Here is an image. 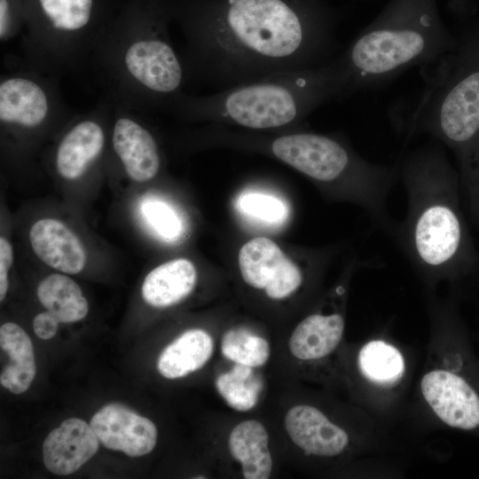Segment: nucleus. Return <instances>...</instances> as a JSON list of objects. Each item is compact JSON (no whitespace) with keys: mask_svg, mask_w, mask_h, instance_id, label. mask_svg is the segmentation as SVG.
<instances>
[{"mask_svg":"<svg viewBox=\"0 0 479 479\" xmlns=\"http://www.w3.org/2000/svg\"><path fill=\"white\" fill-rule=\"evenodd\" d=\"M188 29L186 65L203 82L228 88L334 59L333 31L287 0H221Z\"/></svg>","mask_w":479,"mask_h":479,"instance_id":"nucleus-1","label":"nucleus"},{"mask_svg":"<svg viewBox=\"0 0 479 479\" xmlns=\"http://www.w3.org/2000/svg\"><path fill=\"white\" fill-rule=\"evenodd\" d=\"M397 166L407 211L392 240L412 268L431 285L477 272L479 253L461 208L459 170L443 144L416 147Z\"/></svg>","mask_w":479,"mask_h":479,"instance_id":"nucleus-2","label":"nucleus"},{"mask_svg":"<svg viewBox=\"0 0 479 479\" xmlns=\"http://www.w3.org/2000/svg\"><path fill=\"white\" fill-rule=\"evenodd\" d=\"M342 97L345 78L337 55L321 66L270 75L207 96L181 95L169 108L190 117L264 130L296 124Z\"/></svg>","mask_w":479,"mask_h":479,"instance_id":"nucleus-3","label":"nucleus"},{"mask_svg":"<svg viewBox=\"0 0 479 479\" xmlns=\"http://www.w3.org/2000/svg\"><path fill=\"white\" fill-rule=\"evenodd\" d=\"M456 37L432 12L387 16L360 33L338 57L345 78V96L382 85L405 71L434 67L452 51Z\"/></svg>","mask_w":479,"mask_h":479,"instance_id":"nucleus-4","label":"nucleus"},{"mask_svg":"<svg viewBox=\"0 0 479 479\" xmlns=\"http://www.w3.org/2000/svg\"><path fill=\"white\" fill-rule=\"evenodd\" d=\"M268 148L274 157L313 181L342 188L375 228L394 237L397 222L389 216L388 200L399 178L397 165L372 162L339 138L310 131L275 137Z\"/></svg>","mask_w":479,"mask_h":479,"instance_id":"nucleus-5","label":"nucleus"},{"mask_svg":"<svg viewBox=\"0 0 479 479\" xmlns=\"http://www.w3.org/2000/svg\"><path fill=\"white\" fill-rule=\"evenodd\" d=\"M427 73V86L402 128L428 134L458 158L479 134V28L459 38Z\"/></svg>","mask_w":479,"mask_h":479,"instance_id":"nucleus-6","label":"nucleus"},{"mask_svg":"<svg viewBox=\"0 0 479 479\" xmlns=\"http://www.w3.org/2000/svg\"><path fill=\"white\" fill-rule=\"evenodd\" d=\"M122 66L126 75L158 103L169 106L182 95L184 66L161 28L129 43Z\"/></svg>","mask_w":479,"mask_h":479,"instance_id":"nucleus-7","label":"nucleus"},{"mask_svg":"<svg viewBox=\"0 0 479 479\" xmlns=\"http://www.w3.org/2000/svg\"><path fill=\"white\" fill-rule=\"evenodd\" d=\"M239 266L244 281L264 289L271 299H283L295 292L303 281L300 268L289 260L271 240L257 237L239 252Z\"/></svg>","mask_w":479,"mask_h":479,"instance_id":"nucleus-8","label":"nucleus"},{"mask_svg":"<svg viewBox=\"0 0 479 479\" xmlns=\"http://www.w3.org/2000/svg\"><path fill=\"white\" fill-rule=\"evenodd\" d=\"M420 391L445 425L465 431L479 427V394L461 375L444 369L431 370L422 376Z\"/></svg>","mask_w":479,"mask_h":479,"instance_id":"nucleus-9","label":"nucleus"},{"mask_svg":"<svg viewBox=\"0 0 479 479\" xmlns=\"http://www.w3.org/2000/svg\"><path fill=\"white\" fill-rule=\"evenodd\" d=\"M90 425L106 448L130 457L148 454L157 442L154 423L120 404H108L100 408Z\"/></svg>","mask_w":479,"mask_h":479,"instance_id":"nucleus-10","label":"nucleus"},{"mask_svg":"<svg viewBox=\"0 0 479 479\" xmlns=\"http://www.w3.org/2000/svg\"><path fill=\"white\" fill-rule=\"evenodd\" d=\"M98 446V439L90 425L82 419L69 418L45 438L43 464L55 475H71L96 454Z\"/></svg>","mask_w":479,"mask_h":479,"instance_id":"nucleus-11","label":"nucleus"},{"mask_svg":"<svg viewBox=\"0 0 479 479\" xmlns=\"http://www.w3.org/2000/svg\"><path fill=\"white\" fill-rule=\"evenodd\" d=\"M285 428L291 440L306 453L334 457L349 445V436L318 409L300 404L285 416Z\"/></svg>","mask_w":479,"mask_h":479,"instance_id":"nucleus-12","label":"nucleus"},{"mask_svg":"<svg viewBox=\"0 0 479 479\" xmlns=\"http://www.w3.org/2000/svg\"><path fill=\"white\" fill-rule=\"evenodd\" d=\"M51 101L44 88L25 75H13L0 83V121L2 124L35 129L48 118Z\"/></svg>","mask_w":479,"mask_h":479,"instance_id":"nucleus-13","label":"nucleus"},{"mask_svg":"<svg viewBox=\"0 0 479 479\" xmlns=\"http://www.w3.org/2000/svg\"><path fill=\"white\" fill-rule=\"evenodd\" d=\"M113 147L128 176L143 183L153 178L161 167L158 145L152 134L132 118L122 116L114 123Z\"/></svg>","mask_w":479,"mask_h":479,"instance_id":"nucleus-14","label":"nucleus"},{"mask_svg":"<svg viewBox=\"0 0 479 479\" xmlns=\"http://www.w3.org/2000/svg\"><path fill=\"white\" fill-rule=\"evenodd\" d=\"M36 256L50 267L67 274H77L86 263L82 244L63 223L51 218L36 221L29 232Z\"/></svg>","mask_w":479,"mask_h":479,"instance_id":"nucleus-15","label":"nucleus"},{"mask_svg":"<svg viewBox=\"0 0 479 479\" xmlns=\"http://www.w3.org/2000/svg\"><path fill=\"white\" fill-rule=\"evenodd\" d=\"M105 135L101 125L85 119L73 126L60 141L56 155L59 176L74 180L80 177L101 153Z\"/></svg>","mask_w":479,"mask_h":479,"instance_id":"nucleus-16","label":"nucleus"},{"mask_svg":"<svg viewBox=\"0 0 479 479\" xmlns=\"http://www.w3.org/2000/svg\"><path fill=\"white\" fill-rule=\"evenodd\" d=\"M344 326V318L339 312L311 314L293 331L288 341L289 350L300 360L325 357L339 345Z\"/></svg>","mask_w":479,"mask_h":479,"instance_id":"nucleus-17","label":"nucleus"},{"mask_svg":"<svg viewBox=\"0 0 479 479\" xmlns=\"http://www.w3.org/2000/svg\"><path fill=\"white\" fill-rule=\"evenodd\" d=\"M0 348L6 361L2 363L0 383L19 395L30 387L36 372L33 344L17 324L8 322L0 327Z\"/></svg>","mask_w":479,"mask_h":479,"instance_id":"nucleus-18","label":"nucleus"},{"mask_svg":"<svg viewBox=\"0 0 479 479\" xmlns=\"http://www.w3.org/2000/svg\"><path fill=\"white\" fill-rule=\"evenodd\" d=\"M197 272L185 258L166 262L152 270L142 285V296L151 306L169 307L188 296L193 290Z\"/></svg>","mask_w":479,"mask_h":479,"instance_id":"nucleus-19","label":"nucleus"},{"mask_svg":"<svg viewBox=\"0 0 479 479\" xmlns=\"http://www.w3.org/2000/svg\"><path fill=\"white\" fill-rule=\"evenodd\" d=\"M268 442L267 430L255 420L239 423L230 433V453L240 462L244 478H269L272 470V458Z\"/></svg>","mask_w":479,"mask_h":479,"instance_id":"nucleus-20","label":"nucleus"},{"mask_svg":"<svg viewBox=\"0 0 479 479\" xmlns=\"http://www.w3.org/2000/svg\"><path fill=\"white\" fill-rule=\"evenodd\" d=\"M214 343L201 329L183 333L161 353L157 367L167 379H177L201 368L211 357Z\"/></svg>","mask_w":479,"mask_h":479,"instance_id":"nucleus-21","label":"nucleus"},{"mask_svg":"<svg viewBox=\"0 0 479 479\" xmlns=\"http://www.w3.org/2000/svg\"><path fill=\"white\" fill-rule=\"evenodd\" d=\"M36 293L42 305L60 323L82 320L89 311L81 287L66 275L54 273L44 278Z\"/></svg>","mask_w":479,"mask_h":479,"instance_id":"nucleus-22","label":"nucleus"},{"mask_svg":"<svg viewBox=\"0 0 479 479\" xmlns=\"http://www.w3.org/2000/svg\"><path fill=\"white\" fill-rule=\"evenodd\" d=\"M358 365L365 377L378 384L393 383L404 371L401 352L383 341H372L364 345L358 354Z\"/></svg>","mask_w":479,"mask_h":479,"instance_id":"nucleus-23","label":"nucleus"},{"mask_svg":"<svg viewBox=\"0 0 479 479\" xmlns=\"http://www.w3.org/2000/svg\"><path fill=\"white\" fill-rule=\"evenodd\" d=\"M252 368L236 363L231 371L216 379L218 393L236 411H249L257 403L260 383L253 379Z\"/></svg>","mask_w":479,"mask_h":479,"instance_id":"nucleus-24","label":"nucleus"},{"mask_svg":"<svg viewBox=\"0 0 479 479\" xmlns=\"http://www.w3.org/2000/svg\"><path fill=\"white\" fill-rule=\"evenodd\" d=\"M221 350L226 358L250 367L262 366L270 356L268 342L242 328L230 330L223 336Z\"/></svg>","mask_w":479,"mask_h":479,"instance_id":"nucleus-25","label":"nucleus"},{"mask_svg":"<svg viewBox=\"0 0 479 479\" xmlns=\"http://www.w3.org/2000/svg\"><path fill=\"white\" fill-rule=\"evenodd\" d=\"M39 3L57 31L78 32L90 21L92 0H39Z\"/></svg>","mask_w":479,"mask_h":479,"instance_id":"nucleus-26","label":"nucleus"},{"mask_svg":"<svg viewBox=\"0 0 479 479\" xmlns=\"http://www.w3.org/2000/svg\"><path fill=\"white\" fill-rule=\"evenodd\" d=\"M236 206L243 216L265 224H280L288 216V208L281 199L261 192H243Z\"/></svg>","mask_w":479,"mask_h":479,"instance_id":"nucleus-27","label":"nucleus"},{"mask_svg":"<svg viewBox=\"0 0 479 479\" xmlns=\"http://www.w3.org/2000/svg\"><path fill=\"white\" fill-rule=\"evenodd\" d=\"M457 159L467 206L473 221L479 226V134Z\"/></svg>","mask_w":479,"mask_h":479,"instance_id":"nucleus-28","label":"nucleus"},{"mask_svg":"<svg viewBox=\"0 0 479 479\" xmlns=\"http://www.w3.org/2000/svg\"><path fill=\"white\" fill-rule=\"evenodd\" d=\"M143 214L153 230L163 239L174 240L182 232V222L175 210L163 201L145 202Z\"/></svg>","mask_w":479,"mask_h":479,"instance_id":"nucleus-29","label":"nucleus"},{"mask_svg":"<svg viewBox=\"0 0 479 479\" xmlns=\"http://www.w3.org/2000/svg\"><path fill=\"white\" fill-rule=\"evenodd\" d=\"M13 259L11 243L4 237L0 238V301L3 302L9 286L8 272Z\"/></svg>","mask_w":479,"mask_h":479,"instance_id":"nucleus-30","label":"nucleus"},{"mask_svg":"<svg viewBox=\"0 0 479 479\" xmlns=\"http://www.w3.org/2000/svg\"><path fill=\"white\" fill-rule=\"evenodd\" d=\"M59 321L49 311L37 314L33 320V329L42 340L51 339L57 333Z\"/></svg>","mask_w":479,"mask_h":479,"instance_id":"nucleus-31","label":"nucleus"},{"mask_svg":"<svg viewBox=\"0 0 479 479\" xmlns=\"http://www.w3.org/2000/svg\"><path fill=\"white\" fill-rule=\"evenodd\" d=\"M9 34V6L7 0H0V37L5 39Z\"/></svg>","mask_w":479,"mask_h":479,"instance_id":"nucleus-32","label":"nucleus"}]
</instances>
